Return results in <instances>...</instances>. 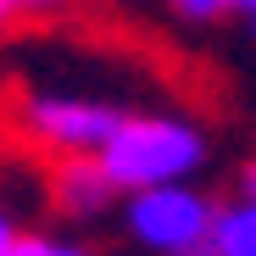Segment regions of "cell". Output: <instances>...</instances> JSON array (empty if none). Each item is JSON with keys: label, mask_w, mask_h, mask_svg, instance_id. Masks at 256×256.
<instances>
[{"label": "cell", "mask_w": 256, "mask_h": 256, "mask_svg": "<svg viewBox=\"0 0 256 256\" xmlns=\"http://www.w3.org/2000/svg\"><path fill=\"white\" fill-rule=\"evenodd\" d=\"M45 195H50V212L67 223H106L122 200V190L112 184L100 156H50Z\"/></svg>", "instance_id": "277c9868"}, {"label": "cell", "mask_w": 256, "mask_h": 256, "mask_svg": "<svg viewBox=\"0 0 256 256\" xmlns=\"http://www.w3.org/2000/svg\"><path fill=\"white\" fill-rule=\"evenodd\" d=\"M212 256H256V200H218L212 218Z\"/></svg>", "instance_id": "5b68a950"}, {"label": "cell", "mask_w": 256, "mask_h": 256, "mask_svg": "<svg viewBox=\"0 0 256 256\" xmlns=\"http://www.w3.org/2000/svg\"><path fill=\"white\" fill-rule=\"evenodd\" d=\"M167 12L190 28H218V22L240 17V0H167Z\"/></svg>", "instance_id": "8992f818"}, {"label": "cell", "mask_w": 256, "mask_h": 256, "mask_svg": "<svg viewBox=\"0 0 256 256\" xmlns=\"http://www.w3.org/2000/svg\"><path fill=\"white\" fill-rule=\"evenodd\" d=\"M234 200H256V156L234 167Z\"/></svg>", "instance_id": "ba28073f"}, {"label": "cell", "mask_w": 256, "mask_h": 256, "mask_svg": "<svg viewBox=\"0 0 256 256\" xmlns=\"http://www.w3.org/2000/svg\"><path fill=\"white\" fill-rule=\"evenodd\" d=\"M128 106L106 100V95H78V90H28L17 95L12 106V122H17V134L34 145V150H45V156H95L106 140H112V128Z\"/></svg>", "instance_id": "3957f363"}, {"label": "cell", "mask_w": 256, "mask_h": 256, "mask_svg": "<svg viewBox=\"0 0 256 256\" xmlns=\"http://www.w3.org/2000/svg\"><path fill=\"white\" fill-rule=\"evenodd\" d=\"M95 156L112 173V184L128 195V190H150V184L200 178L206 162H212V145L178 112H122L117 128H112V140Z\"/></svg>", "instance_id": "6da1fadb"}, {"label": "cell", "mask_w": 256, "mask_h": 256, "mask_svg": "<svg viewBox=\"0 0 256 256\" xmlns=\"http://www.w3.org/2000/svg\"><path fill=\"white\" fill-rule=\"evenodd\" d=\"M212 218L218 200L195 178L128 190L117 200V223L140 256H212Z\"/></svg>", "instance_id": "7a4b0ae2"}, {"label": "cell", "mask_w": 256, "mask_h": 256, "mask_svg": "<svg viewBox=\"0 0 256 256\" xmlns=\"http://www.w3.org/2000/svg\"><path fill=\"white\" fill-rule=\"evenodd\" d=\"M17 17V6H12V0H0V34H6V22Z\"/></svg>", "instance_id": "7c38bea8"}, {"label": "cell", "mask_w": 256, "mask_h": 256, "mask_svg": "<svg viewBox=\"0 0 256 256\" xmlns=\"http://www.w3.org/2000/svg\"><path fill=\"white\" fill-rule=\"evenodd\" d=\"M240 17L250 22V34H256V0H240Z\"/></svg>", "instance_id": "8fae6325"}, {"label": "cell", "mask_w": 256, "mask_h": 256, "mask_svg": "<svg viewBox=\"0 0 256 256\" xmlns=\"http://www.w3.org/2000/svg\"><path fill=\"white\" fill-rule=\"evenodd\" d=\"M17 12H34V17H50V12H67L72 0H12Z\"/></svg>", "instance_id": "9c48e42d"}, {"label": "cell", "mask_w": 256, "mask_h": 256, "mask_svg": "<svg viewBox=\"0 0 256 256\" xmlns=\"http://www.w3.org/2000/svg\"><path fill=\"white\" fill-rule=\"evenodd\" d=\"M12 256H95V250L78 245L72 234H39V228H28V234H17Z\"/></svg>", "instance_id": "52a82bcc"}, {"label": "cell", "mask_w": 256, "mask_h": 256, "mask_svg": "<svg viewBox=\"0 0 256 256\" xmlns=\"http://www.w3.org/2000/svg\"><path fill=\"white\" fill-rule=\"evenodd\" d=\"M17 234H22V228H17V218H12L6 206H0V256H12V245H17Z\"/></svg>", "instance_id": "30bf717a"}]
</instances>
